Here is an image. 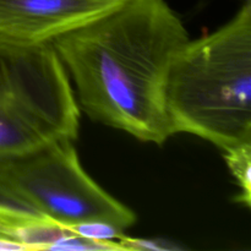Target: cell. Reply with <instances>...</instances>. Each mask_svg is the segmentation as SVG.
<instances>
[{"mask_svg": "<svg viewBox=\"0 0 251 251\" xmlns=\"http://www.w3.org/2000/svg\"><path fill=\"white\" fill-rule=\"evenodd\" d=\"M190 39L166 0H131L51 42L88 118L142 142L174 136L164 85Z\"/></svg>", "mask_w": 251, "mask_h": 251, "instance_id": "cell-1", "label": "cell"}, {"mask_svg": "<svg viewBox=\"0 0 251 251\" xmlns=\"http://www.w3.org/2000/svg\"><path fill=\"white\" fill-rule=\"evenodd\" d=\"M164 108L173 135H194L221 151L251 144V1L176 51Z\"/></svg>", "mask_w": 251, "mask_h": 251, "instance_id": "cell-2", "label": "cell"}, {"mask_svg": "<svg viewBox=\"0 0 251 251\" xmlns=\"http://www.w3.org/2000/svg\"><path fill=\"white\" fill-rule=\"evenodd\" d=\"M81 109L51 43L0 41V159L76 141Z\"/></svg>", "mask_w": 251, "mask_h": 251, "instance_id": "cell-3", "label": "cell"}, {"mask_svg": "<svg viewBox=\"0 0 251 251\" xmlns=\"http://www.w3.org/2000/svg\"><path fill=\"white\" fill-rule=\"evenodd\" d=\"M73 140L0 159V198L69 229L103 222L125 230L136 215L83 169Z\"/></svg>", "mask_w": 251, "mask_h": 251, "instance_id": "cell-4", "label": "cell"}, {"mask_svg": "<svg viewBox=\"0 0 251 251\" xmlns=\"http://www.w3.org/2000/svg\"><path fill=\"white\" fill-rule=\"evenodd\" d=\"M120 4L109 0H0V41L51 43Z\"/></svg>", "mask_w": 251, "mask_h": 251, "instance_id": "cell-5", "label": "cell"}, {"mask_svg": "<svg viewBox=\"0 0 251 251\" xmlns=\"http://www.w3.org/2000/svg\"><path fill=\"white\" fill-rule=\"evenodd\" d=\"M230 173L234 176L240 194L235 196L237 202L250 207L251 202V144H244L223 151Z\"/></svg>", "mask_w": 251, "mask_h": 251, "instance_id": "cell-6", "label": "cell"}, {"mask_svg": "<svg viewBox=\"0 0 251 251\" xmlns=\"http://www.w3.org/2000/svg\"><path fill=\"white\" fill-rule=\"evenodd\" d=\"M46 220L48 218L37 215L29 208L0 198V238H7L17 242L16 237L20 229Z\"/></svg>", "mask_w": 251, "mask_h": 251, "instance_id": "cell-7", "label": "cell"}, {"mask_svg": "<svg viewBox=\"0 0 251 251\" xmlns=\"http://www.w3.org/2000/svg\"><path fill=\"white\" fill-rule=\"evenodd\" d=\"M73 234L95 240H118L124 237V230L103 222H86L69 228Z\"/></svg>", "mask_w": 251, "mask_h": 251, "instance_id": "cell-8", "label": "cell"}, {"mask_svg": "<svg viewBox=\"0 0 251 251\" xmlns=\"http://www.w3.org/2000/svg\"><path fill=\"white\" fill-rule=\"evenodd\" d=\"M109 1H115V2H126V1H131V0H109Z\"/></svg>", "mask_w": 251, "mask_h": 251, "instance_id": "cell-9", "label": "cell"}, {"mask_svg": "<svg viewBox=\"0 0 251 251\" xmlns=\"http://www.w3.org/2000/svg\"><path fill=\"white\" fill-rule=\"evenodd\" d=\"M244 1H251V0H243V2H244Z\"/></svg>", "mask_w": 251, "mask_h": 251, "instance_id": "cell-10", "label": "cell"}]
</instances>
